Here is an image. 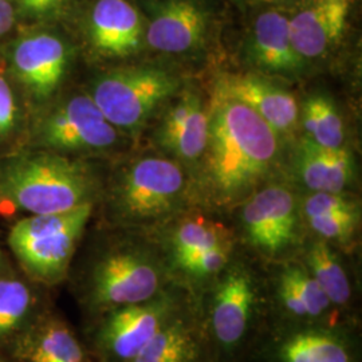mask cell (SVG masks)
I'll use <instances>...</instances> for the list:
<instances>
[{
    "instance_id": "1",
    "label": "cell",
    "mask_w": 362,
    "mask_h": 362,
    "mask_svg": "<svg viewBox=\"0 0 362 362\" xmlns=\"http://www.w3.org/2000/svg\"><path fill=\"white\" fill-rule=\"evenodd\" d=\"M278 133L247 105L218 93L209 110L203 177L216 197L231 200L251 191L274 168Z\"/></svg>"
},
{
    "instance_id": "2",
    "label": "cell",
    "mask_w": 362,
    "mask_h": 362,
    "mask_svg": "<svg viewBox=\"0 0 362 362\" xmlns=\"http://www.w3.org/2000/svg\"><path fill=\"white\" fill-rule=\"evenodd\" d=\"M98 180L83 158L21 146L0 156V204L28 215L93 203Z\"/></svg>"
},
{
    "instance_id": "3",
    "label": "cell",
    "mask_w": 362,
    "mask_h": 362,
    "mask_svg": "<svg viewBox=\"0 0 362 362\" xmlns=\"http://www.w3.org/2000/svg\"><path fill=\"white\" fill-rule=\"evenodd\" d=\"M79 52L69 27L37 25L18 27L0 59L33 113L65 91Z\"/></svg>"
},
{
    "instance_id": "4",
    "label": "cell",
    "mask_w": 362,
    "mask_h": 362,
    "mask_svg": "<svg viewBox=\"0 0 362 362\" xmlns=\"http://www.w3.org/2000/svg\"><path fill=\"white\" fill-rule=\"evenodd\" d=\"M124 139L86 90L64 91L30 113L22 146L83 158L117 151Z\"/></svg>"
},
{
    "instance_id": "5",
    "label": "cell",
    "mask_w": 362,
    "mask_h": 362,
    "mask_svg": "<svg viewBox=\"0 0 362 362\" xmlns=\"http://www.w3.org/2000/svg\"><path fill=\"white\" fill-rule=\"evenodd\" d=\"M181 90L180 78L163 67L124 65L107 67L91 78L86 93L107 121L132 134Z\"/></svg>"
},
{
    "instance_id": "6",
    "label": "cell",
    "mask_w": 362,
    "mask_h": 362,
    "mask_svg": "<svg viewBox=\"0 0 362 362\" xmlns=\"http://www.w3.org/2000/svg\"><path fill=\"white\" fill-rule=\"evenodd\" d=\"M91 212L93 203L59 214L28 215L13 223L8 246L33 279L55 284L65 276Z\"/></svg>"
},
{
    "instance_id": "7",
    "label": "cell",
    "mask_w": 362,
    "mask_h": 362,
    "mask_svg": "<svg viewBox=\"0 0 362 362\" xmlns=\"http://www.w3.org/2000/svg\"><path fill=\"white\" fill-rule=\"evenodd\" d=\"M185 188L187 177L179 161L143 156L117 168L110 181L109 203L119 220H155L177 207Z\"/></svg>"
},
{
    "instance_id": "8",
    "label": "cell",
    "mask_w": 362,
    "mask_h": 362,
    "mask_svg": "<svg viewBox=\"0 0 362 362\" xmlns=\"http://www.w3.org/2000/svg\"><path fill=\"white\" fill-rule=\"evenodd\" d=\"M67 27L97 64L124 65L146 49V21L136 0H86Z\"/></svg>"
},
{
    "instance_id": "9",
    "label": "cell",
    "mask_w": 362,
    "mask_h": 362,
    "mask_svg": "<svg viewBox=\"0 0 362 362\" xmlns=\"http://www.w3.org/2000/svg\"><path fill=\"white\" fill-rule=\"evenodd\" d=\"M145 15L146 49L165 55L203 52L218 33V0H136Z\"/></svg>"
},
{
    "instance_id": "10",
    "label": "cell",
    "mask_w": 362,
    "mask_h": 362,
    "mask_svg": "<svg viewBox=\"0 0 362 362\" xmlns=\"http://www.w3.org/2000/svg\"><path fill=\"white\" fill-rule=\"evenodd\" d=\"M91 300L100 308L144 303L158 288V272L143 252L127 246L103 252L90 272Z\"/></svg>"
},
{
    "instance_id": "11",
    "label": "cell",
    "mask_w": 362,
    "mask_h": 362,
    "mask_svg": "<svg viewBox=\"0 0 362 362\" xmlns=\"http://www.w3.org/2000/svg\"><path fill=\"white\" fill-rule=\"evenodd\" d=\"M254 13L245 37V52L264 77L294 79L302 76L306 62L291 42L287 7L254 3Z\"/></svg>"
},
{
    "instance_id": "12",
    "label": "cell",
    "mask_w": 362,
    "mask_h": 362,
    "mask_svg": "<svg viewBox=\"0 0 362 362\" xmlns=\"http://www.w3.org/2000/svg\"><path fill=\"white\" fill-rule=\"evenodd\" d=\"M356 0H299L287 7L291 42L308 62L324 58L345 38Z\"/></svg>"
},
{
    "instance_id": "13",
    "label": "cell",
    "mask_w": 362,
    "mask_h": 362,
    "mask_svg": "<svg viewBox=\"0 0 362 362\" xmlns=\"http://www.w3.org/2000/svg\"><path fill=\"white\" fill-rule=\"evenodd\" d=\"M297 202L284 185H269L252 194L243 208V224L250 242L275 254L290 246L297 233Z\"/></svg>"
},
{
    "instance_id": "14",
    "label": "cell",
    "mask_w": 362,
    "mask_h": 362,
    "mask_svg": "<svg viewBox=\"0 0 362 362\" xmlns=\"http://www.w3.org/2000/svg\"><path fill=\"white\" fill-rule=\"evenodd\" d=\"M209 110L199 93L179 91L156 132L158 145L179 163L200 161L207 146Z\"/></svg>"
},
{
    "instance_id": "15",
    "label": "cell",
    "mask_w": 362,
    "mask_h": 362,
    "mask_svg": "<svg viewBox=\"0 0 362 362\" xmlns=\"http://www.w3.org/2000/svg\"><path fill=\"white\" fill-rule=\"evenodd\" d=\"M219 93L247 105L276 133L297 127L299 109L296 97L264 76H228L221 79Z\"/></svg>"
},
{
    "instance_id": "16",
    "label": "cell",
    "mask_w": 362,
    "mask_h": 362,
    "mask_svg": "<svg viewBox=\"0 0 362 362\" xmlns=\"http://www.w3.org/2000/svg\"><path fill=\"white\" fill-rule=\"evenodd\" d=\"M164 308L129 305L112 313L103 329L105 346L122 360H133L161 330Z\"/></svg>"
},
{
    "instance_id": "17",
    "label": "cell",
    "mask_w": 362,
    "mask_h": 362,
    "mask_svg": "<svg viewBox=\"0 0 362 362\" xmlns=\"http://www.w3.org/2000/svg\"><path fill=\"white\" fill-rule=\"evenodd\" d=\"M297 170L313 192L341 194L353 179V158L345 146L324 148L305 136L298 145Z\"/></svg>"
},
{
    "instance_id": "18",
    "label": "cell",
    "mask_w": 362,
    "mask_h": 362,
    "mask_svg": "<svg viewBox=\"0 0 362 362\" xmlns=\"http://www.w3.org/2000/svg\"><path fill=\"white\" fill-rule=\"evenodd\" d=\"M252 298V286L245 274L233 272L221 284L212 310V325L220 342L233 345L243 337Z\"/></svg>"
},
{
    "instance_id": "19",
    "label": "cell",
    "mask_w": 362,
    "mask_h": 362,
    "mask_svg": "<svg viewBox=\"0 0 362 362\" xmlns=\"http://www.w3.org/2000/svg\"><path fill=\"white\" fill-rule=\"evenodd\" d=\"M28 109L0 59V156L23 145Z\"/></svg>"
},
{
    "instance_id": "20",
    "label": "cell",
    "mask_w": 362,
    "mask_h": 362,
    "mask_svg": "<svg viewBox=\"0 0 362 362\" xmlns=\"http://www.w3.org/2000/svg\"><path fill=\"white\" fill-rule=\"evenodd\" d=\"M306 137L324 148L338 149L344 146L345 129L336 105L326 95L314 94L309 97L300 110Z\"/></svg>"
},
{
    "instance_id": "21",
    "label": "cell",
    "mask_w": 362,
    "mask_h": 362,
    "mask_svg": "<svg viewBox=\"0 0 362 362\" xmlns=\"http://www.w3.org/2000/svg\"><path fill=\"white\" fill-rule=\"evenodd\" d=\"M281 287L286 308L297 315L317 317L332 303L317 281L298 267L282 275Z\"/></svg>"
},
{
    "instance_id": "22",
    "label": "cell",
    "mask_w": 362,
    "mask_h": 362,
    "mask_svg": "<svg viewBox=\"0 0 362 362\" xmlns=\"http://www.w3.org/2000/svg\"><path fill=\"white\" fill-rule=\"evenodd\" d=\"M19 27L37 25L69 26L86 0H8Z\"/></svg>"
},
{
    "instance_id": "23",
    "label": "cell",
    "mask_w": 362,
    "mask_h": 362,
    "mask_svg": "<svg viewBox=\"0 0 362 362\" xmlns=\"http://www.w3.org/2000/svg\"><path fill=\"white\" fill-rule=\"evenodd\" d=\"M313 278L321 286L330 302L342 305L350 297V285L334 252L324 242L315 243L309 252Z\"/></svg>"
},
{
    "instance_id": "24",
    "label": "cell",
    "mask_w": 362,
    "mask_h": 362,
    "mask_svg": "<svg viewBox=\"0 0 362 362\" xmlns=\"http://www.w3.org/2000/svg\"><path fill=\"white\" fill-rule=\"evenodd\" d=\"M227 233L219 224L203 218L185 220L173 235V250L177 262L209 250L227 246Z\"/></svg>"
},
{
    "instance_id": "25",
    "label": "cell",
    "mask_w": 362,
    "mask_h": 362,
    "mask_svg": "<svg viewBox=\"0 0 362 362\" xmlns=\"http://www.w3.org/2000/svg\"><path fill=\"white\" fill-rule=\"evenodd\" d=\"M28 358L30 362H83V351L65 325L50 324L34 341Z\"/></svg>"
},
{
    "instance_id": "26",
    "label": "cell",
    "mask_w": 362,
    "mask_h": 362,
    "mask_svg": "<svg viewBox=\"0 0 362 362\" xmlns=\"http://www.w3.org/2000/svg\"><path fill=\"white\" fill-rule=\"evenodd\" d=\"M286 362H350L349 353L332 337L299 334L284 348Z\"/></svg>"
},
{
    "instance_id": "27",
    "label": "cell",
    "mask_w": 362,
    "mask_h": 362,
    "mask_svg": "<svg viewBox=\"0 0 362 362\" xmlns=\"http://www.w3.org/2000/svg\"><path fill=\"white\" fill-rule=\"evenodd\" d=\"M31 303L33 296L26 284L15 278H0V339L22 326Z\"/></svg>"
},
{
    "instance_id": "28",
    "label": "cell",
    "mask_w": 362,
    "mask_h": 362,
    "mask_svg": "<svg viewBox=\"0 0 362 362\" xmlns=\"http://www.w3.org/2000/svg\"><path fill=\"white\" fill-rule=\"evenodd\" d=\"M191 351V342L185 330L170 326L160 330L132 362H185Z\"/></svg>"
},
{
    "instance_id": "29",
    "label": "cell",
    "mask_w": 362,
    "mask_h": 362,
    "mask_svg": "<svg viewBox=\"0 0 362 362\" xmlns=\"http://www.w3.org/2000/svg\"><path fill=\"white\" fill-rule=\"evenodd\" d=\"M306 216L357 215L356 206L341 194L313 192L305 203Z\"/></svg>"
},
{
    "instance_id": "30",
    "label": "cell",
    "mask_w": 362,
    "mask_h": 362,
    "mask_svg": "<svg viewBox=\"0 0 362 362\" xmlns=\"http://www.w3.org/2000/svg\"><path fill=\"white\" fill-rule=\"evenodd\" d=\"M228 254H230V245L212 247L209 250L202 251L199 254H194L181 260L179 264L185 272L199 275V276H206V275L220 272L228 260Z\"/></svg>"
},
{
    "instance_id": "31",
    "label": "cell",
    "mask_w": 362,
    "mask_h": 362,
    "mask_svg": "<svg viewBox=\"0 0 362 362\" xmlns=\"http://www.w3.org/2000/svg\"><path fill=\"white\" fill-rule=\"evenodd\" d=\"M310 227L325 239L346 240L351 236L357 224V215H333V216H310Z\"/></svg>"
},
{
    "instance_id": "32",
    "label": "cell",
    "mask_w": 362,
    "mask_h": 362,
    "mask_svg": "<svg viewBox=\"0 0 362 362\" xmlns=\"http://www.w3.org/2000/svg\"><path fill=\"white\" fill-rule=\"evenodd\" d=\"M19 23L8 0H0V52L15 34Z\"/></svg>"
},
{
    "instance_id": "33",
    "label": "cell",
    "mask_w": 362,
    "mask_h": 362,
    "mask_svg": "<svg viewBox=\"0 0 362 362\" xmlns=\"http://www.w3.org/2000/svg\"><path fill=\"white\" fill-rule=\"evenodd\" d=\"M297 1H299V0H254V3H270V4L284 6V7H288V6H291V4L297 3Z\"/></svg>"
},
{
    "instance_id": "34",
    "label": "cell",
    "mask_w": 362,
    "mask_h": 362,
    "mask_svg": "<svg viewBox=\"0 0 362 362\" xmlns=\"http://www.w3.org/2000/svg\"><path fill=\"white\" fill-rule=\"evenodd\" d=\"M223 1H228V3H233V4H238V6H245V4L251 6L254 3V0H223Z\"/></svg>"
},
{
    "instance_id": "35",
    "label": "cell",
    "mask_w": 362,
    "mask_h": 362,
    "mask_svg": "<svg viewBox=\"0 0 362 362\" xmlns=\"http://www.w3.org/2000/svg\"><path fill=\"white\" fill-rule=\"evenodd\" d=\"M0 266H1V252H0Z\"/></svg>"
}]
</instances>
